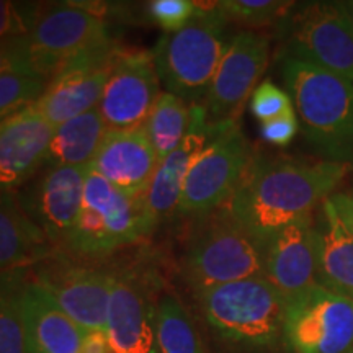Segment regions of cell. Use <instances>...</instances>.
I'll list each match as a JSON object with an SVG mask.
<instances>
[{
    "label": "cell",
    "mask_w": 353,
    "mask_h": 353,
    "mask_svg": "<svg viewBox=\"0 0 353 353\" xmlns=\"http://www.w3.org/2000/svg\"><path fill=\"white\" fill-rule=\"evenodd\" d=\"M347 170V165L329 161L254 154L228 210L263 244L290 224L312 219L314 210L332 196Z\"/></svg>",
    "instance_id": "obj_1"
},
{
    "label": "cell",
    "mask_w": 353,
    "mask_h": 353,
    "mask_svg": "<svg viewBox=\"0 0 353 353\" xmlns=\"http://www.w3.org/2000/svg\"><path fill=\"white\" fill-rule=\"evenodd\" d=\"M281 77L306 139L324 161L353 167V83L288 56L281 57Z\"/></svg>",
    "instance_id": "obj_2"
},
{
    "label": "cell",
    "mask_w": 353,
    "mask_h": 353,
    "mask_svg": "<svg viewBox=\"0 0 353 353\" xmlns=\"http://www.w3.org/2000/svg\"><path fill=\"white\" fill-rule=\"evenodd\" d=\"M198 7L182 30L162 33L152 50L161 83L190 107L203 103L231 41L229 20L218 2H198Z\"/></svg>",
    "instance_id": "obj_3"
},
{
    "label": "cell",
    "mask_w": 353,
    "mask_h": 353,
    "mask_svg": "<svg viewBox=\"0 0 353 353\" xmlns=\"http://www.w3.org/2000/svg\"><path fill=\"white\" fill-rule=\"evenodd\" d=\"M206 324L221 341L244 350H268L283 342L286 301L265 276L196 291Z\"/></svg>",
    "instance_id": "obj_4"
},
{
    "label": "cell",
    "mask_w": 353,
    "mask_h": 353,
    "mask_svg": "<svg viewBox=\"0 0 353 353\" xmlns=\"http://www.w3.org/2000/svg\"><path fill=\"white\" fill-rule=\"evenodd\" d=\"M180 270L193 293L263 276V244L224 206L198 216L183 250Z\"/></svg>",
    "instance_id": "obj_5"
},
{
    "label": "cell",
    "mask_w": 353,
    "mask_h": 353,
    "mask_svg": "<svg viewBox=\"0 0 353 353\" xmlns=\"http://www.w3.org/2000/svg\"><path fill=\"white\" fill-rule=\"evenodd\" d=\"M157 226L143 195H130L88 167L81 214L64 249L99 260L149 236Z\"/></svg>",
    "instance_id": "obj_6"
},
{
    "label": "cell",
    "mask_w": 353,
    "mask_h": 353,
    "mask_svg": "<svg viewBox=\"0 0 353 353\" xmlns=\"http://www.w3.org/2000/svg\"><path fill=\"white\" fill-rule=\"evenodd\" d=\"M252 157L254 151L239 121L214 123L210 143L195 159L185 179L176 216L198 218L228 206Z\"/></svg>",
    "instance_id": "obj_7"
},
{
    "label": "cell",
    "mask_w": 353,
    "mask_h": 353,
    "mask_svg": "<svg viewBox=\"0 0 353 353\" xmlns=\"http://www.w3.org/2000/svg\"><path fill=\"white\" fill-rule=\"evenodd\" d=\"M112 34L103 3H38L28 38L30 64L48 82L79 52Z\"/></svg>",
    "instance_id": "obj_8"
},
{
    "label": "cell",
    "mask_w": 353,
    "mask_h": 353,
    "mask_svg": "<svg viewBox=\"0 0 353 353\" xmlns=\"http://www.w3.org/2000/svg\"><path fill=\"white\" fill-rule=\"evenodd\" d=\"M285 54L337 74L353 83V28L341 2L294 7L283 23Z\"/></svg>",
    "instance_id": "obj_9"
},
{
    "label": "cell",
    "mask_w": 353,
    "mask_h": 353,
    "mask_svg": "<svg viewBox=\"0 0 353 353\" xmlns=\"http://www.w3.org/2000/svg\"><path fill=\"white\" fill-rule=\"evenodd\" d=\"M121 50L113 34L88 46L48 82L46 90L32 107L54 128L99 107Z\"/></svg>",
    "instance_id": "obj_10"
},
{
    "label": "cell",
    "mask_w": 353,
    "mask_h": 353,
    "mask_svg": "<svg viewBox=\"0 0 353 353\" xmlns=\"http://www.w3.org/2000/svg\"><path fill=\"white\" fill-rule=\"evenodd\" d=\"M283 343L291 353L353 350V301L312 286L286 304Z\"/></svg>",
    "instance_id": "obj_11"
},
{
    "label": "cell",
    "mask_w": 353,
    "mask_h": 353,
    "mask_svg": "<svg viewBox=\"0 0 353 353\" xmlns=\"http://www.w3.org/2000/svg\"><path fill=\"white\" fill-rule=\"evenodd\" d=\"M34 281L87 332L103 330L112 291V270L88 267L56 250L33 267Z\"/></svg>",
    "instance_id": "obj_12"
},
{
    "label": "cell",
    "mask_w": 353,
    "mask_h": 353,
    "mask_svg": "<svg viewBox=\"0 0 353 353\" xmlns=\"http://www.w3.org/2000/svg\"><path fill=\"white\" fill-rule=\"evenodd\" d=\"M152 275L134 268L112 270L107 334L114 353H156L157 303Z\"/></svg>",
    "instance_id": "obj_13"
},
{
    "label": "cell",
    "mask_w": 353,
    "mask_h": 353,
    "mask_svg": "<svg viewBox=\"0 0 353 353\" xmlns=\"http://www.w3.org/2000/svg\"><path fill=\"white\" fill-rule=\"evenodd\" d=\"M270 59V39L255 32L231 37L226 52L216 70L208 94L203 100L208 123L239 120L245 100L257 88Z\"/></svg>",
    "instance_id": "obj_14"
},
{
    "label": "cell",
    "mask_w": 353,
    "mask_h": 353,
    "mask_svg": "<svg viewBox=\"0 0 353 353\" xmlns=\"http://www.w3.org/2000/svg\"><path fill=\"white\" fill-rule=\"evenodd\" d=\"M152 51L121 50L105 85L99 110L108 130L143 128L161 95Z\"/></svg>",
    "instance_id": "obj_15"
},
{
    "label": "cell",
    "mask_w": 353,
    "mask_h": 353,
    "mask_svg": "<svg viewBox=\"0 0 353 353\" xmlns=\"http://www.w3.org/2000/svg\"><path fill=\"white\" fill-rule=\"evenodd\" d=\"M41 170V175L19 193V200L54 249H64L81 214L88 167L43 165Z\"/></svg>",
    "instance_id": "obj_16"
},
{
    "label": "cell",
    "mask_w": 353,
    "mask_h": 353,
    "mask_svg": "<svg viewBox=\"0 0 353 353\" xmlns=\"http://www.w3.org/2000/svg\"><path fill=\"white\" fill-rule=\"evenodd\" d=\"M263 276L286 304L317 285L312 219L290 224L263 242Z\"/></svg>",
    "instance_id": "obj_17"
},
{
    "label": "cell",
    "mask_w": 353,
    "mask_h": 353,
    "mask_svg": "<svg viewBox=\"0 0 353 353\" xmlns=\"http://www.w3.org/2000/svg\"><path fill=\"white\" fill-rule=\"evenodd\" d=\"M54 130L33 107L0 121V190L23 187L43 169Z\"/></svg>",
    "instance_id": "obj_18"
},
{
    "label": "cell",
    "mask_w": 353,
    "mask_h": 353,
    "mask_svg": "<svg viewBox=\"0 0 353 353\" xmlns=\"http://www.w3.org/2000/svg\"><path fill=\"white\" fill-rule=\"evenodd\" d=\"M211 136L213 125L208 123L203 105H192L187 136L179 148L159 162L156 174L144 193L145 206L156 226L176 216L190 167L210 143Z\"/></svg>",
    "instance_id": "obj_19"
},
{
    "label": "cell",
    "mask_w": 353,
    "mask_h": 353,
    "mask_svg": "<svg viewBox=\"0 0 353 353\" xmlns=\"http://www.w3.org/2000/svg\"><path fill=\"white\" fill-rule=\"evenodd\" d=\"M20 316L26 353H81L87 330L57 306L30 270L20 290Z\"/></svg>",
    "instance_id": "obj_20"
},
{
    "label": "cell",
    "mask_w": 353,
    "mask_h": 353,
    "mask_svg": "<svg viewBox=\"0 0 353 353\" xmlns=\"http://www.w3.org/2000/svg\"><path fill=\"white\" fill-rule=\"evenodd\" d=\"M159 157L143 128L108 130L90 170L130 195H143L159 167Z\"/></svg>",
    "instance_id": "obj_21"
},
{
    "label": "cell",
    "mask_w": 353,
    "mask_h": 353,
    "mask_svg": "<svg viewBox=\"0 0 353 353\" xmlns=\"http://www.w3.org/2000/svg\"><path fill=\"white\" fill-rule=\"evenodd\" d=\"M317 285L353 301V232L345 226L330 196L312 221Z\"/></svg>",
    "instance_id": "obj_22"
},
{
    "label": "cell",
    "mask_w": 353,
    "mask_h": 353,
    "mask_svg": "<svg viewBox=\"0 0 353 353\" xmlns=\"http://www.w3.org/2000/svg\"><path fill=\"white\" fill-rule=\"evenodd\" d=\"M56 252L10 190H0V272L33 268Z\"/></svg>",
    "instance_id": "obj_23"
},
{
    "label": "cell",
    "mask_w": 353,
    "mask_h": 353,
    "mask_svg": "<svg viewBox=\"0 0 353 353\" xmlns=\"http://www.w3.org/2000/svg\"><path fill=\"white\" fill-rule=\"evenodd\" d=\"M99 107L57 126L44 165L88 167L107 134Z\"/></svg>",
    "instance_id": "obj_24"
},
{
    "label": "cell",
    "mask_w": 353,
    "mask_h": 353,
    "mask_svg": "<svg viewBox=\"0 0 353 353\" xmlns=\"http://www.w3.org/2000/svg\"><path fill=\"white\" fill-rule=\"evenodd\" d=\"M190 126V105L182 99L162 92L154 105L143 130L152 144L159 161L165 159L176 149L187 136Z\"/></svg>",
    "instance_id": "obj_25"
},
{
    "label": "cell",
    "mask_w": 353,
    "mask_h": 353,
    "mask_svg": "<svg viewBox=\"0 0 353 353\" xmlns=\"http://www.w3.org/2000/svg\"><path fill=\"white\" fill-rule=\"evenodd\" d=\"M156 353H205L196 325L174 294H162L159 298Z\"/></svg>",
    "instance_id": "obj_26"
},
{
    "label": "cell",
    "mask_w": 353,
    "mask_h": 353,
    "mask_svg": "<svg viewBox=\"0 0 353 353\" xmlns=\"http://www.w3.org/2000/svg\"><path fill=\"white\" fill-rule=\"evenodd\" d=\"M30 268L0 272V353H26L20 290Z\"/></svg>",
    "instance_id": "obj_27"
},
{
    "label": "cell",
    "mask_w": 353,
    "mask_h": 353,
    "mask_svg": "<svg viewBox=\"0 0 353 353\" xmlns=\"http://www.w3.org/2000/svg\"><path fill=\"white\" fill-rule=\"evenodd\" d=\"M46 79L33 69H15L0 74V121L32 107L46 90Z\"/></svg>",
    "instance_id": "obj_28"
},
{
    "label": "cell",
    "mask_w": 353,
    "mask_h": 353,
    "mask_svg": "<svg viewBox=\"0 0 353 353\" xmlns=\"http://www.w3.org/2000/svg\"><path fill=\"white\" fill-rule=\"evenodd\" d=\"M218 7L229 21L263 28L283 23L296 3L283 0H223L218 2Z\"/></svg>",
    "instance_id": "obj_29"
},
{
    "label": "cell",
    "mask_w": 353,
    "mask_h": 353,
    "mask_svg": "<svg viewBox=\"0 0 353 353\" xmlns=\"http://www.w3.org/2000/svg\"><path fill=\"white\" fill-rule=\"evenodd\" d=\"M144 20L164 30V33H174L182 30L200 7L193 0H151L141 6Z\"/></svg>",
    "instance_id": "obj_30"
},
{
    "label": "cell",
    "mask_w": 353,
    "mask_h": 353,
    "mask_svg": "<svg viewBox=\"0 0 353 353\" xmlns=\"http://www.w3.org/2000/svg\"><path fill=\"white\" fill-rule=\"evenodd\" d=\"M291 110H294V105L290 94L272 81L259 83L250 95V112L260 123L270 121Z\"/></svg>",
    "instance_id": "obj_31"
},
{
    "label": "cell",
    "mask_w": 353,
    "mask_h": 353,
    "mask_svg": "<svg viewBox=\"0 0 353 353\" xmlns=\"http://www.w3.org/2000/svg\"><path fill=\"white\" fill-rule=\"evenodd\" d=\"M38 2H8L0 0V39L23 37L32 30Z\"/></svg>",
    "instance_id": "obj_32"
},
{
    "label": "cell",
    "mask_w": 353,
    "mask_h": 353,
    "mask_svg": "<svg viewBox=\"0 0 353 353\" xmlns=\"http://www.w3.org/2000/svg\"><path fill=\"white\" fill-rule=\"evenodd\" d=\"M299 131V120L296 110H291V112L281 114V117L273 118L270 121H265L260 125V136L265 143L273 144V145H288L291 141L294 139V136Z\"/></svg>",
    "instance_id": "obj_33"
},
{
    "label": "cell",
    "mask_w": 353,
    "mask_h": 353,
    "mask_svg": "<svg viewBox=\"0 0 353 353\" xmlns=\"http://www.w3.org/2000/svg\"><path fill=\"white\" fill-rule=\"evenodd\" d=\"M15 69H33L26 34L0 39V74Z\"/></svg>",
    "instance_id": "obj_34"
},
{
    "label": "cell",
    "mask_w": 353,
    "mask_h": 353,
    "mask_svg": "<svg viewBox=\"0 0 353 353\" xmlns=\"http://www.w3.org/2000/svg\"><path fill=\"white\" fill-rule=\"evenodd\" d=\"M81 353H114L103 330H90L83 337Z\"/></svg>",
    "instance_id": "obj_35"
},
{
    "label": "cell",
    "mask_w": 353,
    "mask_h": 353,
    "mask_svg": "<svg viewBox=\"0 0 353 353\" xmlns=\"http://www.w3.org/2000/svg\"><path fill=\"white\" fill-rule=\"evenodd\" d=\"M330 201L334 203L345 226L353 232V193H334Z\"/></svg>",
    "instance_id": "obj_36"
},
{
    "label": "cell",
    "mask_w": 353,
    "mask_h": 353,
    "mask_svg": "<svg viewBox=\"0 0 353 353\" xmlns=\"http://www.w3.org/2000/svg\"><path fill=\"white\" fill-rule=\"evenodd\" d=\"M341 7L343 13H345L347 20L350 21L352 28H353V0H347V2H341Z\"/></svg>",
    "instance_id": "obj_37"
},
{
    "label": "cell",
    "mask_w": 353,
    "mask_h": 353,
    "mask_svg": "<svg viewBox=\"0 0 353 353\" xmlns=\"http://www.w3.org/2000/svg\"><path fill=\"white\" fill-rule=\"evenodd\" d=\"M348 353H353V350H350V352H348Z\"/></svg>",
    "instance_id": "obj_38"
}]
</instances>
